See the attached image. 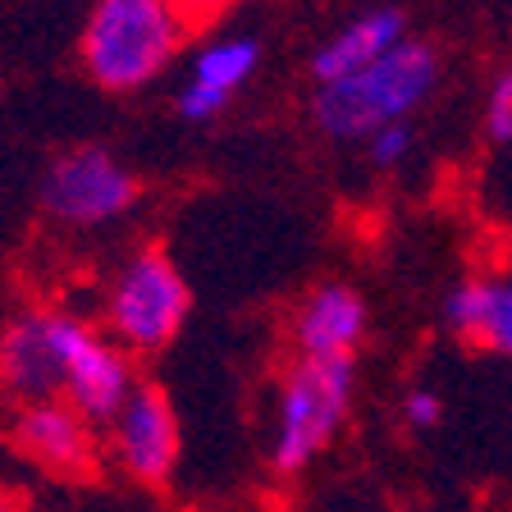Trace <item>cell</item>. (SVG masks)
<instances>
[{"instance_id":"6da1fadb","label":"cell","mask_w":512,"mask_h":512,"mask_svg":"<svg viewBox=\"0 0 512 512\" xmlns=\"http://www.w3.org/2000/svg\"><path fill=\"white\" fill-rule=\"evenodd\" d=\"M439 83V55L426 42H398L389 55L375 64L357 69L348 78L320 83L316 92V115L320 133H330L334 142H366L371 133L389 124H407L416 106H426V96Z\"/></svg>"},{"instance_id":"7a4b0ae2","label":"cell","mask_w":512,"mask_h":512,"mask_svg":"<svg viewBox=\"0 0 512 512\" xmlns=\"http://www.w3.org/2000/svg\"><path fill=\"white\" fill-rule=\"evenodd\" d=\"M188 42L170 0H92L83 23V69L106 92H138L156 83Z\"/></svg>"},{"instance_id":"3957f363","label":"cell","mask_w":512,"mask_h":512,"mask_svg":"<svg viewBox=\"0 0 512 512\" xmlns=\"http://www.w3.org/2000/svg\"><path fill=\"white\" fill-rule=\"evenodd\" d=\"M357 371L352 357H298L284 375L275 407V439H270V467L279 476H302L311 462L334 444L348 421Z\"/></svg>"},{"instance_id":"277c9868","label":"cell","mask_w":512,"mask_h":512,"mask_svg":"<svg viewBox=\"0 0 512 512\" xmlns=\"http://www.w3.org/2000/svg\"><path fill=\"white\" fill-rule=\"evenodd\" d=\"M192 307V288L179 275L165 247H142L115 270L106 288V334L119 348L133 352H160L183 330Z\"/></svg>"},{"instance_id":"5b68a950","label":"cell","mask_w":512,"mask_h":512,"mask_svg":"<svg viewBox=\"0 0 512 512\" xmlns=\"http://www.w3.org/2000/svg\"><path fill=\"white\" fill-rule=\"evenodd\" d=\"M42 211L64 229H101L138 202V174L106 147H74L46 165Z\"/></svg>"},{"instance_id":"8992f818","label":"cell","mask_w":512,"mask_h":512,"mask_svg":"<svg viewBox=\"0 0 512 512\" xmlns=\"http://www.w3.org/2000/svg\"><path fill=\"white\" fill-rule=\"evenodd\" d=\"M138 389L133 357L96 325L69 316L60 320V403H69L83 421L106 426L110 416Z\"/></svg>"},{"instance_id":"52a82bcc","label":"cell","mask_w":512,"mask_h":512,"mask_svg":"<svg viewBox=\"0 0 512 512\" xmlns=\"http://www.w3.org/2000/svg\"><path fill=\"white\" fill-rule=\"evenodd\" d=\"M110 426V458L119 462L128 480L138 485H165L179 462V416H174L165 389L142 384L128 394V403L106 421Z\"/></svg>"},{"instance_id":"ba28073f","label":"cell","mask_w":512,"mask_h":512,"mask_svg":"<svg viewBox=\"0 0 512 512\" xmlns=\"http://www.w3.org/2000/svg\"><path fill=\"white\" fill-rule=\"evenodd\" d=\"M10 435L23 458H32L42 471H51L60 480H92L96 467H101V435H96V426L83 421L60 398L19 407Z\"/></svg>"},{"instance_id":"9c48e42d","label":"cell","mask_w":512,"mask_h":512,"mask_svg":"<svg viewBox=\"0 0 512 512\" xmlns=\"http://www.w3.org/2000/svg\"><path fill=\"white\" fill-rule=\"evenodd\" d=\"M64 311H23L0 330V389L19 407L60 398Z\"/></svg>"},{"instance_id":"30bf717a","label":"cell","mask_w":512,"mask_h":512,"mask_svg":"<svg viewBox=\"0 0 512 512\" xmlns=\"http://www.w3.org/2000/svg\"><path fill=\"white\" fill-rule=\"evenodd\" d=\"M366 334V302L348 284H320L293 316L302 357H352Z\"/></svg>"},{"instance_id":"8fae6325","label":"cell","mask_w":512,"mask_h":512,"mask_svg":"<svg viewBox=\"0 0 512 512\" xmlns=\"http://www.w3.org/2000/svg\"><path fill=\"white\" fill-rule=\"evenodd\" d=\"M261 64V46L252 37H224V42L206 46L197 60H192V78L179 92V115L183 119H215L229 96L256 74Z\"/></svg>"},{"instance_id":"7c38bea8","label":"cell","mask_w":512,"mask_h":512,"mask_svg":"<svg viewBox=\"0 0 512 512\" xmlns=\"http://www.w3.org/2000/svg\"><path fill=\"white\" fill-rule=\"evenodd\" d=\"M444 316L467 343L512 357V279H467L448 293Z\"/></svg>"},{"instance_id":"4fadbf2b","label":"cell","mask_w":512,"mask_h":512,"mask_svg":"<svg viewBox=\"0 0 512 512\" xmlns=\"http://www.w3.org/2000/svg\"><path fill=\"white\" fill-rule=\"evenodd\" d=\"M398 42H407V19L398 10H371L362 19H352L343 32H334L330 42L316 51L311 69H316L320 83H334V78H348L366 64H375L380 55H389Z\"/></svg>"},{"instance_id":"5bb4252c","label":"cell","mask_w":512,"mask_h":512,"mask_svg":"<svg viewBox=\"0 0 512 512\" xmlns=\"http://www.w3.org/2000/svg\"><path fill=\"white\" fill-rule=\"evenodd\" d=\"M407 151H412V124H389L366 138V156H371L375 170H394Z\"/></svg>"},{"instance_id":"9a60e30c","label":"cell","mask_w":512,"mask_h":512,"mask_svg":"<svg viewBox=\"0 0 512 512\" xmlns=\"http://www.w3.org/2000/svg\"><path fill=\"white\" fill-rule=\"evenodd\" d=\"M238 0H170V10L179 14V23L188 32H197V28H211V23H220L224 14L234 10Z\"/></svg>"},{"instance_id":"2e32d148","label":"cell","mask_w":512,"mask_h":512,"mask_svg":"<svg viewBox=\"0 0 512 512\" xmlns=\"http://www.w3.org/2000/svg\"><path fill=\"white\" fill-rule=\"evenodd\" d=\"M485 128L494 142H512V74H503L490 92V110H485Z\"/></svg>"},{"instance_id":"e0dca14e","label":"cell","mask_w":512,"mask_h":512,"mask_svg":"<svg viewBox=\"0 0 512 512\" xmlns=\"http://www.w3.org/2000/svg\"><path fill=\"white\" fill-rule=\"evenodd\" d=\"M439 416H444V407H439V398L430 394V389H412V394L403 398V421L412 430H435Z\"/></svg>"},{"instance_id":"ac0fdd59","label":"cell","mask_w":512,"mask_h":512,"mask_svg":"<svg viewBox=\"0 0 512 512\" xmlns=\"http://www.w3.org/2000/svg\"><path fill=\"white\" fill-rule=\"evenodd\" d=\"M0 512H28V503L19 499V494H10V490H0Z\"/></svg>"}]
</instances>
